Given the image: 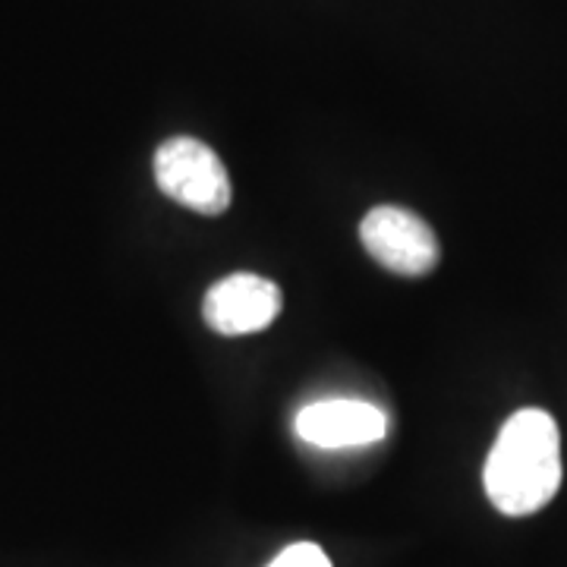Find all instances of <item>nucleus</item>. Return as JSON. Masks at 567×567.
Returning <instances> with one entry per match:
<instances>
[{
  "mask_svg": "<svg viewBox=\"0 0 567 567\" xmlns=\"http://www.w3.org/2000/svg\"><path fill=\"white\" fill-rule=\"evenodd\" d=\"M488 502L507 517H529L561 488V435L546 410H517L498 432L483 470Z\"/></svg>",
  "mask_w": 567,
  "mask_h": 567,
  "instance_id": "nucleus-1",
  "label": "nucleus"
},
{
  "mask_svg": "<svg viewBox=\"0 0 567 567\" xmlns=\"http://www.w3.org/2000/svg\"><path fill=\"white\" fill-rule=\"evenodd\" d=\"M155 183L167 199L199 215H224L230 205L227 167L205 142L174 136L155 152Z\"/></svg>",
  "mask_w": 567,
  "mask_h": 567,
  "instance_id": "nucleus-2",
  "label": "nucleus"
},
{
  "mask_svg": "<svg viewBox=\"0 0 567 567\" xmlns=\"http://www.w3.org/2000/svg\"><path fill=\"white\" fill-rule=\"evenodd\" d=\"M360 240L375 262L404 278H423L442 259L435 230L401 205H375L360 224Z\"/></svg>",
  "mask_w": 567,
  "mask_h": 567,
  "instance_id": "nucleus-3",
  "label": "nucleus"
},
{
  "mask_svg": "<svg viewBox=\"0 0 567 567\" xmlns=\"http://www.w3.org/2000/svg\"><path fill=\"white\" fill-rule=\"evenodd\" d=\"M278 316H281V287L249 271L218 281L203 300L205 324L227 338L265 331Z\"/></svg>",
  "mask_w": 567,
  "mask_h": 567,
  "instance_id": "nucleus-4",
  "label": "nucleus"
},
{
  "mask_svg": "<svg viewBox=\"0 0 567 567\" xmlns=\"http://www.w3.org/2000/svg\"><path fill=\"white\" fill-rule=\"evenodd\" d=\"M297 439L322 451L363 447L382 442L388 432L385 410L353 398H328L297 413Z\"/></svg>",
  "mask_w": 567,
  "mask_h": 567,
  "instance_id": "nucleus-5",
  "label": "nucleus"
},
{
  "mask_svg": "<svg viewBox=\"0 0 567 567\" xmlns=\"http://www.w3.org/2000/svg\"><path fill=\"white\" fill-rule=\"evenodd\" d=\"M268 567H331V558L316 543H293Z\"/></svg>",
  "mask_w": 567,
  "mask_h": 567,
  "instance_id": "nucleus-6",
  "label": "nucleus"
}]
</instances>
